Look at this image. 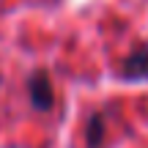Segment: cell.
<instances>
[{
	"instance_id": "6da1fadb",
	"label": "cell",
	"mask_w": 148,
	"mask_h": 148,
	"mask_svg": "<svg viewBox=\"0 0 148 148\" xmlns=\"http://www.w3.org/2000/svg\"><path fill=\"white\" fill-rule=\"evenodd\" d=\"M27 93H30V104L36 110L47 112L55 104V93H52V82H49L47 71H33L27 79Z\"/></svg>"
},
{
	"instance_id": "7a4b0ae2",
	"label": "cell",
	"mask_w": 148,
	"mask_h": 148,
	"mask_svg": "<svg viewBox=\"0 0 148 148\" xmlns=\"http://www.w3.org/2000/svg\"><path fill=\"white\" fill-rule=\"evenodd\" d=\"M121 77L129 79V82H140V79H148V44H140L121 66Z\"/></svg>"
},
{
	"instance_id": "3957f363",
	"label": "cell",
	"mask_w": 148,
	"mask_h": 148,
	"mask_svg": "<svg viewBox=\"0 0 148 148\" xmlns=\"http://www.w3.org/2000/svg\"><path fill=\"white\" fill-rule=\"evenodd\" d=\"M85 140H88V148H99L101 140H104V115L101 112H93L85 123Z\"/></svg>"
}]
</instances>
